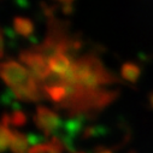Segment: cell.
Wrapping results in <instances>:
<instances>
[{"instance_id": "16", "label": "cell", "mask_w": 153, "mask_h": 153, "mask_svg": "<svg viewBox=\"0 0 153 153\" xmlns=\"http://www.w3.org/2000/svg\"><path fill=\"white\" fill-rule=\"evenodd\" d=\"M71 1H63L62 6H63V12L64 13H71L72 11V6H71Z\"/></svg>"}, {"instance_id": "1", "label": "cell", "mask_w": 153, "mask_h": 153, "mask_svg": "<svg viewBox=\"0 0 153 153\" xmlns=\"http://www.w3.org/2000/svg\"><path fill=\"white\" fill-rule=\"evenodd\" d=\"M4 82L11 88L15 97L23 101H40L46 95L42 85L37 82L27 68L15 60H6L0 65Z\"/></svg>"}, {"instance_id": "10", "label": "cell", "mask_w": 153, "mask_h": 153, "mask_svg": "<svg viewBox=\"0 0 153 153\" xmlns=\"http://www.w3.org/2000/svg\"><path fill=\"white\" fill-rule=\"evenodd\" d=\"M46 146L47 153H63L64 151V145L58 136H52L51 140L46 142Z\"/></svg>"}, {"instance_id": "5", "label": "cell", "mask_w": 153, "mask_h": 153, "mask_svg": "<svg viewBox=\"0 0 153 153\" xmlns=\"http://www.w3.org/2000/svg\"><path fill=\"white\" fill-rule=\"evenodd\" d=\"M87 121V118L85 116H77V117H70L68 121H65L62 126L63 133L69 135L71 139H74L76 135H77L81 129L83 123Z\"/></svg>"}, {"instance_id": "2", "label": "cell", "mask_w": 153, "mask_h": 153, "mask_svg": "<svg viewBox=\"0 0 153 153\" xmlns=\"http://www.w3.org/2000/svg\"><path fill=\"white\" fill-rule=\"evenodd\" d=\"M19 60L27 65L30 75L41 85L51 74L48 63L45 60V58L41 54L35 52L34 50L22 51L19 53Z\"/></svg>"}, {"instance_id": "3", "label": "cell", "mask_w": 153, "mask_h": 153, "mask_svg": "<svg viewBox=\"0 0 153 153\" xmlns=\"http://www.w3.org/2000/svg\"><path fill=\"white\" fill-rule=\"evenodd\" d=\"M34 123L35 126L39 128L45 136H51L56 135L59 129H62L63 123L60 122L58 114L45 107V106H37L35 111V116H34Z\"/></svg>"}, {"instance_id": "19", "label": "cell", "mask_w": 153, "mask_h": 153, "mask_svg": "<svg viewBox=\"0 0 153 153\" xmlns=\"http://www.w3.org/2000/svg\"><path fill=\"white\" fill-rule=\"evenodd\" d=\"M17 5H21V6H28L29 4H28V3H22V1H17Z\"/></svg>"}, {"instance_id": "14", "label": "cell", "mask_w": 153, "mask_h": 153, "mask_svg": "<svg viewBox=\"0 0 153 153\" xmlns=\"http://www.w3.org/2000/svg\"><path fill=\"white\" fill-rule=\"evenodd\" d=\"M27 140H28V143L31 145V147L34 146H37V145H41V143H45V136H41V135H37V134H34V133H29L27 135Z\"/></svg>"}, {"instance_id": "17", "label": "cell", "mask_w": 153, "mask_h": 153, "mask_svg": "<svg viewBox=\"0 0 153 153\" xmlns=\"http://www.w3.org/2000/svg\"><path fill=\"white\" fill-rule=\"evenodd\" d=\"M95 153H112V151L107 149L105 147H97L95 148Z\"/></svg>"}, {"instance_id": "8", "label": "cell", "mask_w": 153, "mask_h": 153, "mask_svg": "<svg viewBox=\"0 0 153 153\" xmlns=\"http://www.w3.org/2000/svg\"><path fill=\"white\" fill-rule=\"evenodd\" d=\"M10 149L12 153H28L27 136L17 130H12V137L10 142Z\"/></svg>"}, {"instance_id": "20", "label": "cell", "mask_w": 153, "mask_h": 153, "mask_svg": "<svg viewBox=\"0 0 153 153\" xmlns=\"http://www.w3.org/2000/svg\"><path fill=\"white\" fill-rule=\"evenodd\" d=\"M77 153H83V152H77Z\"/></svg>"}, {"instance_id": "9", "label": "cell", "mask_w": 153, "mask_h": 153, "mask_svg": "<svg viewBox=\"0 0 153 153\" xmlns=\"http://www.w3.org/2000/svg\"><path fill=\"white\" fill-rule=\"evenodd\" d=\"M121 74H122V77L126 81H129L131 83H135L139 80V77H140L141 69H140V66L137 64L128 62V63H124L122 65Z\"/></svg>"}, {"instance_id": "7", "label": "cell", "mask_w": 153, "mask_h": 153, "mask_svg": "<svg viewBox=\"0 0 153 153\" xmlns=\"http://www.w3.org/2000/svg\"><path fill=\"white\" fill-rule=\"evenodd\" d=\"M10 126V116L4 114L1 120V130H0V151L5 152L7 147H10L11 137H12V130L9 128Z\"/></svg>"}, {"instance_id": "11", "label": "cell", "mask_w": 153, "mask_h": 153, "mask_svg": "<svg viewBox=\"0 0 153 153\" xmlns=\"http://www.w3.org/2000/svg\"><path fill=\"white\" fill-rule=\"evenodd\" d=\"M107 133V129L102 126H93V127H87L83 130V139L88 137H95L100 135H105Z\"/></svg>"}, {"instance_id": "6", "label": "cell", "mask_w": 153, "mask_h": 153, "mask_svg": "<svg viewBox=\"0 0 153 153\" xmlns=\"http://www.w3.org/2000/svg\"><path fill=\"white\" fill-rule=\"evenodd\" d=\"M13 30L24 37H30L34 31V24L29 18L17 16L13 18Z\"/></svg>"}, {"instance_id": "12", "label": "cell", "mask_w": 153, "mask_h": 153, "mask_svg": "<svg viewBox=\"0 0 153 153\" xmlns=\"http://www.w3.org/2000/svg\"><path fill=\"white\" fill-rule=\"evenodd\" d=\"M25 122H27V116L22 111H13L10 116V124L15 127H22L25 124Z\"/></svg>"}, {"instance_id": "18", "label": "cell", "mask_w": 153, "mask_h": 153, "mask_svg": "<svg viewBox=\"0 0 153 153\" xmlns=\"http://www.w3.org/2000/svg\"><path fill=\"white\" fill-rule=\"evenodd\" d=\"M149 104L153 107V93H151V95H149Z\"/></svg>"}, {"instance_id": "4", "label": "cell", "mask_w": 153, "mask_h": 153, "mask_svg": "<svg viewBox=\"0 0 153 153\" xmlns=\"http://www.w3.org/2000/svg\"><path fill=\"white\" fill-rule=\"evenodd\" d=\"M71 64H72V60L69 57H66L65 54H58V56L53 57L48 62L51 72L57 74V75H60V76L65 75L70 70Z\"/></svg>"}, {"instance_id": "15", "label": "cell", "mask_w": 153, "mask_h": 153, "mask_svg": "<svg viewBox=\"0 0 153 153\" xmlns=\"http://www.w3.org/2000/svg\"><path fill=\"white\" fill-rule=\"evenodd\" d=\"M28 153H47V146H46V142L45 143H41V145H37V146H34L31 148H29Z\"/></svg>"}, {"instance_id": "13", "label": "cell", "mask_w": 153, "mask_h": 153, "mask_svg": "<svg viewBox=\"0 0 153 153\" xmlns=\"http://www.w3.org/2000/svg\"><path fill=\"white\" fill-rule=\"evenodd\" d=\"M15 94L13 92L11 91V88H6L4 92H3V95H1V102L3 105L5 106H11L13 102H15Z\"/></svg>"}]
</instances>
